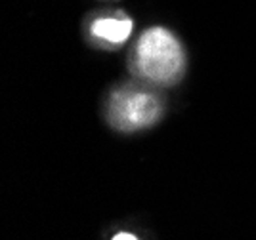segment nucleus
<instances>
[{
  "label": "nucleus",
  "instance_id": "nucleus-4",
  "mask_svg": "<svg viewBox=\"0 0 256 240\" xmlns=\"http://www.w3.org/2000/svg\"><path fill=\"white\" fill-rule=\"evenodd\" d=\"M113 240H138L134 235H130V233H118L113 237Z\"/></svg>",
  "mask_w": 256,
  "mask_h": 240
},
{
  "label": "nucleus",
  "instance_id": "nucleus-1",
  "mask_svg": "<svg viewBox=\"0 0 256 240\" xmlns=\"http://www.w3.org/2000/svg\"><path fill=\"white\" fill-rule=\"evenodd\" d=\"M184 67L186 55L180 42L170 31L160 27L144 32L130 57V69L136 76L164 86L178 82L184 74Z\"/></svg>",
  "mask_w": 256,
  "mask_h": 240
},
{
  "label": "nucleus",
  "instance_id": "nucleus-2",
  "mask_svg": "<svg viewBox=\"0 0 256 240\" xmlns=\"http://www.w3.org/2000/svg\"><path fill=\"white\" fill-rule=\"evenodd\" d=\"M162 105L157 95L144 90L126 86L111 95L107 103V118L117 130L132 132L153 126L160 118Z\"/></svg>",
  "mask_w": 256,
  "mask_h": 240
},
{
  "label": "nucleus",
  "instance_id": "nucleus-3",
  "mask_svg": "<svg viewBox=\"0 0 256 240\" xmlns=\"http://www.w3.org/2000/svg\"><path fill=\"white\" fill-rule=\"evenodd\" d=\"M132 32V19L124 13L109 15V17H98L90 25V34L100 42H106L111 46L122 44Z\"/></svg>",
  "mask_w": 256,
  "mask_h": 240
}]
</instances>
